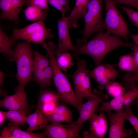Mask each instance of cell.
<instances>
[{"label": "cell", "instance_id": "cell-1", "mask_svg": "<svg viewBox=\"0 0 138 138\" xmlns=\"http://www.w3.org/2000/svg\"><path fill=\"white\" fill-rule=\"evenodd\" d=\"M134 44L122 41L120 36L111 35L107 31L99 32L93 38L83 45L77 48L74 55L84 54L90 56L96 66L100 64L106 56L118 47H124L133 50Z\"/></svg>", "mask_w": 138, "mask_h": 138}, {"label": "cell", "instance_id": "cell-2", "mask_svg": "<svg viewBox=\"0 0 138 138\" xmlns=\"http://www.w3.org/2000/svg\"><path fill=\"white\" fill-rule=\"evenodd\" d=\"M33 61L31 43L26 41L16 45L10 61H14L16 64V77L19 88L24 89L27 84L33 79Z\"/></svg>", "mask_w": 138, "mask_h": 138}, {"label": "cell", "instance_id": "cell-3", "mask_svg": "<svg viewBox=\"0 0 138 138\" xmlns=\"http://www.w3.org/2000/svg\"><path fill=\"white\" fill-rule=\"evenodd\" d=\"M104 0H90L87 4V10L84 17L85 27L82 32L83 37L77 40L75 47H80L87 42L93 34L103 31L105 29L102 17V4Z\"/></svg>", "mask_w": 138, "mask_h": 138}, {"label": "cell", "instance_id": "cell-4", "mask_svg": "<svg viewBox=\"0 0 138 138\" xmlns=\"http://www.w3.org/2000/svg\"><path fill=\"white\" fill-rule=\"evenodd\" d=\"M47 15V13L37 21L23 28H14L10 38L13 42L21 39L36 44H41L46 39L53 37L51 30L47 28L44 23Z\"/></svg>", "mask_w": 138, "mask_h": 138}, {"label": "cell", "instance_id": "cell-5", "mask_svg": "<svg viewBox=\"0 0 138 138\" xmlns=\"http://www.w3.org/2000/svg\"><path fill=\"white\" fill-rule=\"evenodd\" d=\"M106 15L104 21L107 31L126 39L130 33L128 25L116 7L113 0H104Z\"/></svg>", "mask_w": 138, "mask_h": 138}, {"label": "cell", "instance_id": "cell-6", "mask_svg": "<svg viewBox=\"0 0 138 138\" xmlns=\"http://www.w3.org/2000/svg\"><path fill=\"white\" fill-rule=\"evenodd\" d=\"M93 92V95L85 97L88 100L83 104L78 118L73 122L77 126H82L87 120L90 121L93 114L96 112L99 104L108 98L107 94L99 91L96 89H94Z\"/></svg>", "mask_w": 138, "mask_h": 138}, {"label": "cell", "instance_id": "cell-7", "mask_svg": "<svg viewBox=\"0 0 138 138\" xmlns=\"http://www.w3.org/2000/svg\"><path fill=\"white\" fill-rule=\"evenodd\" d=\"M83 125L78 126L73 122L68 124L52 122L45 128L44 133L49 138H75L78 137Z\"/></svg>", "mask_w": 138, "mask_h": 138}, {"label": "cell", "instance_id": "cell-8", "mask_svg": "<svg viewBox=\"0 0 138 138\" xmlns=\"http://www.w3.org/2000/svg\"><path fill=\"white\" fill-rule=\"evenodd\" d=\"M15 93L12 95L6 96L0 101L1 107L5 108L9 110L19 111L26 115L29 109L27 101L26 93L24 89L15 88Z\"/></svg>", "mask_w": 138, "mask_h": 138}, {"label": "cell", "instance_id": "cell-9", "mask_svg": "<svg viewBox=\"0 0 138 138\" xmlns=\"http://www.w3.org/2000/svg\"><path fill=\"white\" fill-rule=\"evenodd\" d=\"M122 110L115 112H106L110 125L108 137L124 138L131 135L132 131L126 129L124 126L125 119L123 117Z\"/></svg>", "mask_w": 138, "mask_h": 138}, {"label": "cell", "instance_id": "cell-10", "mask_svg": "<svg viewBox=\"0 0 138 138\" xmlns=\"http://www.w3.org/2000/svg\"><path fill=\"white\" fill-rule=\"evenodd\" d=\"M57 24L58 43L55 51L56 56L68 51H75L77 48L73 44L70 37L67 17L62 15L57 19Z\"/></svg>", "mask_w": 138, "mask_h": 138}, {"label": "cell", "instance_id": "cell-11", "mask_svg": "<svg viewBox=\"0 0 138 138\" xmlns=\"http://www.w3.org/2000/svg\"><path fill=\"white\" fill-rule=\"evenodd\" d=\"M98 115L95 113L92 115L89 123L88 130L83 135L85 138H102L106 134L108 129V122L103 112H100Z\"/></svg>", "mask_w": 138, "mask_h": 138}, {"label": "cell", "instance_id": "cell-12", "mask_svg": "<svg viewBox=\"0 0 138 138\" xmlns=\"http://www.w3.org/2000/svg\"><path fill=\"white\" fill-rule=\"evenodd\" d=\"M27 0H0V7L2 11L0 19H8L18 23L19 13Z\"/></svg>", "mask_w": 138, "mask_h": 138}, {"label": "cell", "instance_id": "cell-13", "mask_svg": "<svg viewBox=\"0 0 138 138\" xmlns=\"http://www.w3.org/2000/svg\"><path fill=\"white\" fill-rule=\"evenodd\" d=\"M33 70V79L38 83L41 88H45L44 72V69L50 64L49 59L39 52L34 51Z\"/></svg>", "mask_w": 138, "mask_h": 138}, {"label": "cell", "instance_id": "cell-14", "mask_svg": "<svg viewBox=\"0 0 138 138\" xmlns=\"http://www.w3.org/2000/svg\"><path fill=\"white\" fill-rule=\"evenodd\" d=\"M90 77L94 80L101 79L112 82L119 76L118 72L113 65L109 64H99L89 71Z\"/></svg>", "mask_w": 138, "mask_h": 138}, {"label": "cell", "instance_id": "cell-15", "mask_svg": "<svg viewBox=\"0 0 138 138\" xmlns=\"http://www.w3.org/2000/svg\"><path fill=\"white\" fill-rule=\"evenodd\" d=\"M48 122L42 111V105L40 102H38L36 111L27 117L26 123L29 126L27 131L31 132L36 130L45 128Z\"/></svg>", "mask_w": 138, "mask_h": 138}, {"label": "cell", "instance_id": "cell-16", "mask_svg": "<svg viewBox=\"0 0 138 138\" xmlns=\"http://www.w3.org/2000/svg\"><path fill=\"white\" fill-rule=\"evenodd\" d=\"M0 138H45L44 133H36L22 130L19 125L8 126L5 127L1 132Z\"/></svg>", "mask_w": 138, "mask_h": 138}, {"label": "cell", "instance_id": "cell-17", "mask_svg": "<svg viewBox=\"0 0 138 138\" xmlns=\"http://www.w3.org/2000/svg\"><path fill=\"white\" fill-rule=\"evenodd\" d=\"M90 0H76L74 6L67 17L69 28H75L78 25V20L84 17L87 10L88 4Z\"/></svg>", "mask_w": 138, "mask_h": 138}, {"label": "cell", "instance_id": "cell-18", "mask_svg": "<svg viewBox=\"0 0 138 138\" xmlns=\"http://www.w3.org/2000/svg\"><path fill=\"white\" fill-rule=\"evenodd\" d=\"M13 43L10 38L6 34L3 30L1 26L0 28V52L6 56L12 59L14 51L11 49Z\"/></svg>", "mask_w": 138, "mask_h": 138}, {"label": "cell", "instance_id": "cell-19", "mask_svg": "<svg viewBox=\"0 0 138 138\" xmlns=\"http://www.w3.org/2000/svg\"><path fill=\"white\" fill-rule=\"evenodd\" d=\"M118 65L121 70L136 73V67L133 53L120 56Z\"/></svg>", "mask_w": 138, "mask_h": 138}, {"label": "cell", "instance_id": "cell-20", "mask_svg": "<svg viewBox=\"0 0 138 138\" xmlns=\"http://www.w3.org/2000/svg\"><path fill=\"white\" fill-rule=\"evenodd\" d=\"M5 113L6 119L10 121L8 123V126L22 125L26 122L27 117L22 112L11 110L5 112Z\"/></svg>", "mask_w": 138, "mask_h": 138}, {"label": "cell", "instance_id": "cell-21", "mask_svg": "<svg viewBox=\"0 0 138 138\" xmlns=\"http://www.w3.org/2000/svg\"><path fill=\"white\" fill-rule=\"evenodd\" d=\"M24 13L26 19L31 21L39 20L47 14V11L43 12L42 9L32 5L28 6L24 10Z\"/></svg>", "mask_w": 138, "mask_h": 138}, {"label": "cell", "instance_id": "cell-22", "mask_svg": "<svg viewBox=\"0 0 138 138\" xmlns=\"http://www.w3.org/2000/svg\"><path fill=\"white\" fill-rule=\"evenodd\" d=\"M90 78L88 73L85 77L81 84L77 98L79 102L82 104H83V102L84 98L92 95L93 94L91 87Z\"/></svg>", "mask_w": 138, "mask_h": 138}, {"label": "cell", "instance_id": "cell-23", "mask_svg": "<svg viewBox=\"0 0 138 138\" xmlns=\"http://www.w3.org/2000/svg\"><path fill=\"white\" fill-rule=\"evenodd\" d=\"M57 57L58 65L62 70L65 72H67L68 68L73 65L72 56L68 52L62 53Z\"/></svg>", "mask_w": 138, "mask_h": 138}, {"label": "cell", "instance_id": "cell-24", "mask_svg": "<svg viewBox=\"0 0 138 138\" xmlns=\"http://www.w3.org/2000/svg\"><path fill=\"white\" fill-rule=\"evenodd\" d=\"M106 89L108 94L114 98L123 95L126 91L122 84L114 81L109 85Z\"/></svg>", "mask_w": 138, "mask_h": 138}, {"label": "cell", "instance_id": "cell-25", "mask_svg": "<svg viewBox=\"0 0 138 138\" xmlns=\"http://www.w3.org/2000/svg\"><path fill=\"white\" fill-rule=\"evenodd\" d=\"M138 81L136 74L129 73L124 76L122 79V85L125 88L126 91L137 88L136 82Z\"/></svg>", "mask_w": 138, "mask_h": 138}, {"label": "cell", "instance_id": "cell-26", "mask_svg": "<svg viewBox=\"0 0 138 138\" xmlns=\"http://www.w3.org/2000/svg\"><path fill=\"white\" fill-rule=\"evenodd\" d=\"M48 3L61 13L65 15L67 12H71L69 5V0H47Z\"/></svg>", "mask_w": 138, "mask_h": 138}, {"label": "cell", "instance_id": "cell-27", "mask_svg": "<svg viewBox=\"0 0 138 138\" xmlns=\"http://www.w3.org/2000/svg\"><path fill=\"white\" fill-rule=\"evenodd\" d=\"M45 115L48 121L49 122L59 123L65 122L69 123H72L74 122L72 116L61 114L55 113Z\"/></svg>", "mask_w": 138, "mask_h": 138}, {"label": "cell", "instance_id": "cell-28", "mask_svg": "<svg viewBox=\"0 0 138 138\" xmlns=\"http://www.w3.org/2000/svg\"><path fill=\"white\" fill-rule=\"evenodd\" d=\"M132 103L126 106L122 110L123 114L125 120L128 121L134 129L138 124V118L134 114L131 108Z\"/></svg>", "mask_w": 138, "mask_h": 138}, {"label": "cell", "instance_id": "cell-29", "mask_svg": "<svg viewBox=\"0 0 138 138\" xmlns=\"http://www.w3.org/2000/svg\"><path fill=\"white\" fill-rule=\"evenodd\" d=\"M40 102L42 105L46 103L51 102L58 101L56 94L50 91L45 90L42 92L40 98Z\"/></svg>", "mask_w": 138, "mask_h": 138}, {"label": "cell", "instance_id": "cell-30", "mask_svg": "<svg viewBox=\"0 0 138 138\" xmlns=\"http://www.w3.org/2000/svg\"><path fill=\"white\" fill-rule=\"evenodd\" d=\"M132 24L138 28V12L125 6L122 7Z\"/></svg>", "mask_w": 138, "mask_h": 138}, {"label": "cell", "instance_id": "cell-31", "mask_svg": "<svg viewBox=\"0 0 138 138\" xmlns=\"http://www.w3.org/2000/svg\"><path fill=\"white\" fill-rule=\"evenodd\" d=\"M54 113L73 116V112L68 108L66 104L62 102L59 104L57 103Z\"/></svg>", "mask_w": 138, "mask_h": 138}, {"label": "cell", "instance_id": "cell-32", "mask_svg": "<svg viewBox=\"0 0 138 138\" xmlns=\"http://www.w3.org/2000/svg\"><path fill=\"white\" fill-rule=\"evenodd\" d=\"M26 3L27 5L37 6L46 11L48 9L47 0H27Z\"/></svg>", "mask_w": 138, "mask_h": 138}, {"label": "cell", "instance_id": "cell-33", "mask_svg": "<svg viewBox=\"0 0 138 138\" xmlns=\"http://www.w3.org/2000/svg\"><path fill=\"white\" fill-rule=\"evenodd\" d=\"M58 102H50L42 105V110L44 114L47 115L54 113Z\"/></svg>", "mask_w": 138, "mask_h": 138}, {"label": "cell", "instance_id": "cell-34", "mask_svg": "<svg viewBox=\"0 0 138 138\" xmlns=\"http://www.w3.org/2000/svg\"><path fill=\"white\" fill-rule=\"evenodd\" d=\"M44 75L45 87L50 85L53 76V70L50 64L44 70Z\"/></svg>", "mask_w": 138, "mask_h": 138}, {"label": "cell", "instance_id": "cell-35", "mask_svg": "<svg viewBox=\"0 0 138 138\" xmlns=\"http://www.w3.org/2000/svg\"><path fill=\"white\" fill-rule=\"evenodd\" d=\"M116 5L125 4L133 6L138 10V3L134 0H113Z\"/></svg>", "mask_w": 138, "mask_h": 138}, {"label": "cell", "instance_id": "cell-36", "mask_svg": "<svg viewBox=\"0 0 138 138\" xmlns=\"http://www.w3.org/2000/svg\"><path fill=\"white\" fill-rule=\"evenodd\" d=\"M132 50L133 51V54L136 67V74L137 76L138 80V46L134 44Z\"/></svg>", "mask_w": 138, "mask_h": 138}, {"label": "cell", "instance_id": "cell-37", "mask_svg": "<svg viewBox=\"0 0 138 138\" xmlns=\"http://www.w3.org/2000/svg\"><path fill=\"white\" fill-rule=\"evenodd\" d=\"M6 118L5 112L0 111V125H2L4 123Z\"/></svg>", "mask_w": 138, "mask_h": 138}, {"label": "cell", "instance_id": "cell-38", "mask_svg": "<svg viewBox=\"0 0 138 138\" xmlns=\"http://www.w3.org/2000/svg\"><path fill=\"white\" fill-rule=\"evenodd\" d=\"M130 34L131 38L134 44L138 46V34H134L130 33Z\"/></svg>", "mask_w": 138, "mask_h": 138}, {"label": "cell", "instance_id": "cell-39", "mask_svg": "<svg viewBox=\"0 0 138 138\" xmlns=\"http://www.w3.org/2000/svg\"><path fill=\"white\" fill-rule=\"evenodd\" d=\"M5 74L1 71H0V84L2 85L3 83V78Z\"/></svg>", "mask_w": 138, "mask_h": 138}, {"label": "cell", "instance_id": "cell-40", "mask_svg": "<svg viewBox=\"0 0 138 138\" xmlns=\"http://www.w3.org/2000/svg\"><path fill=\"white\" fill-rule=\"evenodd\" d=\"M134 129L136 133L138 134V124Z\"/></svg>", "mask_w": 138, "mask_h": 138}, {"label": "cell", "instance_id": "cell-41", "mask_svg": "<svg viewBox=\"0 0 138 138\" xmlns=\"http://www.w3.org/2000/svg\"><path fill=\"white\" fill-rule=\"evenodd\" d=\"M134 0L138 3V0Z\"/></svg>", "mask_w": 138, "mask_h": 138}]
</instances>
